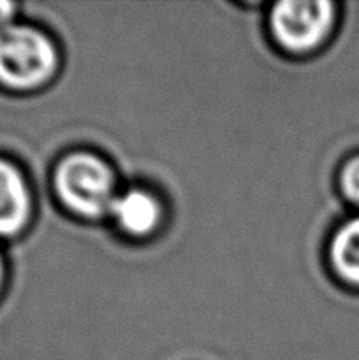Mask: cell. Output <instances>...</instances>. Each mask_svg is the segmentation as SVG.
<instances>
[{"label": "cell", "mask_w": 359, "mask_h": 360, "mask_svg": "<svg viewBox=\"0 0 359 360\" xmlns=\"http://www.w3.org/2000/svg\"><path fill=\"white\" fill-rule=\"evenodd\" d=\"M56 63L55 44L39 28L16 21L0 28V86L34 90L51 79Z\"/></svg>", "instance_id": "6da1fadb"}, {"label": "cell", "mask_w": 359, "mask_h": 360, "mask_svg": "<svg viewBox=\"0 0 359 360\" xmlns=\"http://www.w3.org/2000/svg\"><path fill=\"white\" fill-rule=\"evenodd\" d=\"M53 183L63 206L88 218L108 213L116 199L115 174L94 153H70L63 157L56 165Z\"/></svg>", "instance_id": "7a4b0ae2"}, {"label": "cell", "mask_w": 359, "mask_h": 360, "mask_svg": "<svg viewBox=\"0 0 359 360\" xmlns=\"http://www.w3.org/2000/svg\"><path fill=\"white\" fill-rule=\"evenodd\" d=\"M334 21V4L327 0H285L271 11L275 39L289 51H308L320 44Z\"/></svg>", "instance_id": "3957f363"}, {"label": "cell", "mask_w": 359, "mask_h": 360, "mask_svg": "<svg viewBox=\"0 0 359 360\" xmlns=\"http://www.w3.org/2000/svg\"><path fill=\"white\" fill-rule=\"evenodd\" d=\"M32 193L21 169L0 157V238H14L27 227Z\"/></svg>", "instance_id": "277c9868"}, {"label": "cell", "mask_w": 359, "mask_h": 360, "mask_svg": "<svg viewBox=\"0 0 359 360\" xmlns=\"http://www.w3.org/2000/svg\"><path fill=\"white\" fill-rule=\"evenodd\" d=\"M109 213L127 234L146 236L158 225L162 210L151 193L132 188L122 195H116Z\"/></svg>", "instance_id": "5b68a950"}, {"label": "cell", "mask_w": 359, "mask_h": 360, "mask_svg": "<svg viewBox=\"0 0 359 360\" xmlns=\"http://www.w3.org/2000/svg\"><path fill=\"white\" fill-rule=\"evenodd\" d=\"M334 271L348 283L359 285V217L345 221L331 243Z\"/></svg>", "instance_id": "8992f818"}, {"label": "cell", "mask_w": 359, "mask_h": 360, "mask_svg": "<svg viewBox=\"0 0 359 360\" xmlns=\"http://www.w3.org/2000/svg\"><path fill=\"white\" fill-rule=\"evenodd\" d=\"M341 190L351 202L359 206V155L345 164L341 171Z\"/></svg>", "instance_id": "52a82bcc"}, {"label": "cell", "mask_w": 359, "mask_h": 360, "mask_svg": "<svg viewBox=\"0 0 359 360\" xmlns=\"http://www.w3.org/2000/svg\"><path fill=\"white\" fill-rule=\"evenodd\" d=\"M18 6L13 2H0V28L14 23V14H16Z\"/></svg>", "instance_id": "ba28073f"}, {"label": "cell", "mask_w": 359, "mask_h": 360, "mask_svg": "<svg viewBox=\"0 0 359 360\" xmlns=\"http://www.w3.org/2000/svg\"><path fill=\"white\" fill-rule=\"evenodd\" d=\"M4 281H6V262H4V257L0 253V292H2Z\"/></svg>", "instance_id": "9c48e42d"}]
</instances>
